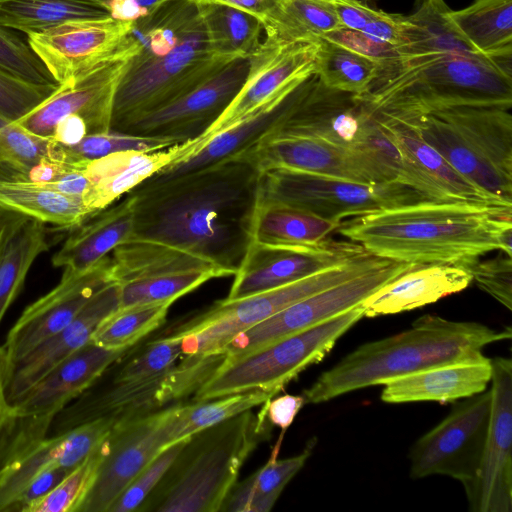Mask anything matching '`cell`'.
<instances>
[{"label": "cell", "mask_w": 512, "mask_h": 512, "mask_svg": "<svg viewBox=\"0 0 512 512\" xmlns=\"http://www.w3.org/2000/svg\"><path fill=\"white\" fill-rule=\"evenodd\" d=\"M261 172L244 154L155 184L133 196L130 237L111 253V278L187 270L235 275L252 243Z\"/></svg>", "instance_id": "1"}, {"label": "cell", "mask_w": 512, "mask_h": 512, "mask_svg": "<svg viewBox=\"0 0 512 512\" xmlns=\"http://www.w3.org/2000/svg\"><path fill=\"white\" fill-rule=\"evenodd\" d=\"M337 229L379 258L464 267L493 250L511 256L512 205L425 200L355 216Z\"/></svg>", "instance_id": "2"}, {"label": "cell", "mask_w": 512, "mask_h": 512, "mask_svg": "<svg viewBox=\"0 0 512 512\" xmlns=\"http://www.w3.org/2000/svg\"><path fill=\"white\" fill-rule=\"evenodd\" d=\"M357 99L376 114L398 120L455 107L512 106V53L440 54L378 62Z\"/></svg>", "instance_id": "3"}, {"label": "cell", "mask_w": 512, "mask_h": 512, "mask_svg": "<svg viewBox=\"0 0 512 512\" xmlns=\"http://www.w3.org/2000/svg\"><path fill=\"white\" fill-rule=\"evenodd\" d=\"M511 336L510 327L495 330L477 322L423 315L409 329L347 354L321 373L303 397L305 403L319 404L433 366L481 359L484 347Z\"/></svg>", "instance_id": "4"}, {"label": "cell", "mask_w": 512, "mask_h": 512, "mask_svg": "<svg viewBox=\"0 0 512 512\" xmlns=\"http://www.w3.org/2000/svg\"><path fill=\"white\" fill-rule=\"evenodd\" d=\"M273 426L262 404L190 435L137 511L217 512L250 453Z\"/></svg>", "instance_id": "5"}, {"label": "cell", "mask_w": 512, "mask_h": 512, "mask_svg": "<svg viewBox=\"0 0 512 512\" xmlns=\"http://www.w3.org/2000/svg\"><path fill=\"white\" fill-rule=\"evenodd\" d=\"M399 121L411 126L474 185L512 205L510 109L455 107Z\"/></svg>", "instance_id": "6"}, {"label": "cell", "mask_w": 512, "mask_h": 512, "mask_svg": "<svg viewBox=\"0 0 512 512\" xmlns=\"http://www.w3.org/2000/svg\"><path fill=\"white\" fill-rule=\"evenodd\" d=\"M232 61L212 51L197 8L168 54L131 58L115 92L110 130L176 100Z\"/></svg>", "instance_id": "7"}, {"label": "cell", "mask_w": 512, "mask_h": 512, "mask_svg": "<svg viewBox=\"0 0 512 512\" xmlns=\"http://www.w3.org/2000/svg\"><path fill=\"white\" fill-rule=\"evenodd\" d=\"M364 317L360 304L314 327L224 361L195 392L203 401L252 389L276 395L303 370L322 361L336 342Z\"/></svg>", "instance_id": "8"}, {"label": "cell", "mask_w": 512, "mask_h": 512, "mask_svg": "<svg viewBox=\"0 0 512 512\" xmlns=\"http://www.w3.org/2000/svg\"><path fill=\"white\" fill-rule=\"evenodd\" d=\"M385 259L366 253L285 286L234 301H219L206 312L175 330L181 336L184 356L223 353L242 331L285 307L347 281L381 264Z\"/></svg>", "instance_id": "9"}, {"label": "cell", "mask_w": 512, "mask_h": 512, "mask_svg": "<svg viewBox=\"0 0 512 512\" xmlns=\"http://www.w3.org/2000/svg\"><path fill=\"white\" fill-rule=\"evenodd\" d=\"M224 359V353L185 356L167 372L151 378L92 385L55 416L49 432L56 435L95 419L126 418L178 403L196 392Z\"/></svg>", "instance_id": "10"}, {"label": "cell", "mask_w": 512, "mask_h": 512, "mask_svg": "<svg viewBox=\"0 0 512 512\" xmlns=\"http://www.w3.org/2000/svg\"><path fill=\"white\" fill-rule=\"evenodd\" d=\"M432 200L399 182L361 183L303 171L261 172L258 203L294 207L325 220L342 219Z\"/></svg>", "instance_id": "11"}, {"label": "cell", "mask_w": 512, "mask_h": 512, "mask_svg": "<svg viewBox=\"0 0 512 512\" xmlns=\"http://www.w3.org/2000/svg\"><path fill=\"white\" fill-rule=\"evenodd\" d=\"M417 263L385 259L378 266L303 298L242 331L225 347V361L237 359L284 337L314 327L360 304Z\"/></svg>", "instance_id": "12"}, {"label": "cell", "mask_w": 512, "mask_h": 512, "mask_svg": "<svg viewBox=\"0 0 512 512\" xmlns=\"http://www.w3.org/2000/svg\"><path fill=\"white\" fill-rule=\"evenodd\" d=\"M492 393L465 398L410 448L412 479L445 475L466 486L478 471L490 422Z\"/></svg>", "instance_id": "13"}, {"label": "cell", "mask_w": 512, "mask_h": 512, "mask_svg": "<svg viewBox=\"0 0 512 512\" xmlns=\"http://www.w3.org/2000/svg\"><path fill=\"white\" fill-rule=\"evenodd\" d=\"M175 404L114 424L100 444L94 482L77 512H108L135 476L169 446L168 426Z\"/></svg>", "instance_id": "14"}, {"label": "cell", "mask_w": 512, "mask_h": 512, "mask_svg": "<svg viewBox=\"0 0 512 512\" xmlns=\"http://www.w3.org/2000/svg\"><path fill=\"white\" fill-rule=\"evenodd\" d=\"M139 51L130 34L126 47L70 84L60 85L44 102L16 121L39 137L50 139L55 127L65 119L83 124L88 135L110 130L117 86L129 62Z\"/></svg>", "instance_id": "15"}, {"label": "cell", "mask_w": 512, "mask_h": 512, "mask_svg": "<svg viewBox=\"0 0 512 512\" xmlns=\"http://www.w3.org/2000/svg\"><path fill=\"white\" fill-rule=\"evenodd\" d=\"M249 71V58L237 59L208 80L113 131L169 140L175 144L203 137L241 89Z\"/></svg>", "instance_id": "16"}, {"label": "cell", "mask_w": 512, "mask_h": 512, "mask_svg": "<svg viewBox=\"0 0 512 512\" xmlns=\"http://www.w3.org/2000/svg\"><path fill=\"white\" fill-rule=\"evenodd\" d=\"M135 25L111 17L71 20L27 34V44L52 79L65 85L119 54Z\"/></svg>", "instance_id": "17"}, {"label": "cell", "mask_w": 512, "mask_h": 512, "mask_svg": "<svg viewBox=\"0 0 512 512\" xmlns=\"http://www.w3.org/2000/svg\"><path fill=\"white\" fill-rule=\"evenodd\" d=\"M376 121L377 114L354 94L326 87L313 73L285 119L262 140L306 138L359 147Z\"/></svg>", "instance_id": "18"}, {"label": "cell", "mask_w": 512, "mask_h": 512, "mask_svg": "<svg viewBox=\"0 0 512 512\" xmlns=\"http://www.w3.org/2000/svg\"><path fill=\"white\" fill-rule=\"evenodd\" d=\"M110 264L108 255L86 270L63 268L59 283L23 310L2 345L11 369L39 344L69 325L101 288L114 282Z\"/></svg>", "instance_id": "19"}, {"label": "cell", "mask_w": 512, "mask_h": 512, "mask_svg": "<svg viewBox=\"0 0 512 512\" xmlns=\"http://www.w3.org/2000/svg\"><path fill=\"white\" fill-rule=\"evenodd\" d=\"M491 366L488 433L476 476L464 489L473 512H511L512 362L496 357Z\"/></svg>", "instance_id": "20"}, {"label": "cell", "mask_w": 512, "mask_h": 512, "mask_svg": "<svg viewBox=\"0 0 512 512\" xmlns=\"http://www.w3.org/2000/svg\"><path fill=\"white\" fill-rule=\"evenodd\" d=\"M367 252L357 243L324 240L310 246H268L252 241L225 301L296 282Z\"/></svg>", "instance_id": "21"}, {"label": "cell", "mask_w": 512, "mask_h": 512, "mask_svg": "<svg viewBox=\"0 0 512 512\" xmlns=\"http://www.w3.org/2000/svg\"><path fill=\"white\" fill-rule=\"evenodd\" d=\"M316 42H287L267 36L249 57L247 77L236 96L201 141L251 115L314 73Z\"/></svg>", "instance_id": "22"}, {"label": "cell", "mask_w": 512, "mask_h": 512, "mask_svg": "<svg viewBox=\"0 0 512 512\" xmlns=\"http://www.w3.org/2000/svg\"><path fill=\"white\" fill-rule=\"evenodd\" d=\"M243 154L260 172L285 168L361 183L397 182L393 174L368 151L322 140H262Z\"/></svg>", "instance_id": "23"}, {"label": "cell", "mask_w": 512, "mask_h": 512, "mask_svg": "<svg viewBox=\"0 0 512 512\" xmlns=\"http://www.w3.org/2000/svg\"><path fill=\"white\" fill-rule=\"evenodd\" d=\"M120 418L104 417L50 435L0 466V512H10L27 485L42 471L63 466L74 469L91 454Z\"/></svg>", "instance_id": "24"}, {"label": "cell", "mask_w": 512, "mask_h": 512, "mask_svg": "<svg viewBox=\"0 0 512 512\" xmlns=\"http://www.w3.org/2000/svg\"><path fill=\"white\" fill-rule=\"evenodd\" d=\"M119 296V283L105 285L69 325L15 363L7 382L9 402H14L63 360L87 344L101 322L119 308Z\"/></svg>", "instance_id": "25"}, {"label": "cell", "mask_w": 512, "mask_h": 512, "mask_svg": "<svg viewBox=\"0 0 512 512\" xmlns=\"http://www.w3.org/2000/svg\"><path fill=\"white\" fill-rule=\"evenodd\" d=\"M129 349H108L90 340L12 402L11 416L54 420Z\"/></svg>", "instance_id": "26"}, {"label": "cell", "mask_w": 512, "mask_h": 512, "mask_svg": "<svg viewBox=\"0 0 512 512\" xmlns=\"http://www.w3.org/2000/svg\"><path fill=\"white\" fill-rule=\"evenodd\" d=\"M378 117L403 155L405 185L432 200L509 205L494 198L461 175L411 126L392 118L380 115Z\"/></svg>", "instance_id": "27"}, {"label": "cell", "mask_w": 512, "mask_h": 512, "mask_svg": "<svg viewBox=\"0 0 512 512\" xmlns=\"http://www.w3.org/2000/svg\"><path fill=\"white\" fill-rule=\"evenodd\" d=\"M199 139L151 151H122L90 161L84 166L89 189L83 197L94 214L126 195L167 165L192 154Z\"/></svg>", "instance_id": "28"}, {"label": "cell", "mask_w": 512, "mask_h": 512, "mask_svg": "<svg viewBox=\"0 0 512 512\" xmlns=\"http://www.w3.org/2000/svg\"><path fill=\"white\" fill-rule=\"evenodd\" d=\"M472 282L463 267L446 263L416 264L370 294L361 303L364 317L410 311L466 289Z\"/></svg>", "instance_id": "29"}, {"label": "cell", "mask_w": 512, "mask_h": 512, "mask_svg": "<svg viewBox=\"0 0 512 512\" xmlns=\"http://www.w3.org/2000/svg\"><path fill=\"white\" fill-rule=\"evenodd\" d=\"M491 359L433 366L384 384L380 398L399 404L422 401L454 402L481 393L491 381Z\"/></svg>", "instance_id": "30"}, {"label": "cell", "mask_w": 512, "mask_h": 512, "mask_svg": "<svg viewBox=\"0 0 512 512\" xmlns=\"http://www.w3.org/2000/svg\"><path fill=\"white\" fill-rule=\"evenodd\" d=\"M132 229L133 196L127 193L122 200L94 213L73 228L52 256V265L78 271L89 269L125 242Z\"/></svg>", "instance_id": "31"}, {"label": "cell", "mask_w": 512, "mask_h": 512, "mask_svg": "<svg viewBox=\"0 0 512 512\" xmlns=\"http://www.w3.org/2000/svg\"><path fill=\"white\" fill-rule=\"evenodd\" d=\"M451 10L444 0H415L412 12L401 14L397 57L479 54L455 29L449 17Z\"/></svg>", "instance_id": "32"}, {"label": "cell", "mask_w": 512, "mask_h": 512, "mask_svg": "<svg viewBox=\"0 0 512 512\" xmlns=\"http://www.w3.org/2000/svg\"><path fill=\"white\" fill-rule=\"evenodd\" d=\"M0 210L73 229L93 215L79 197L29 179L0 177Z\"/></svg>", "instance_id": "33"}, {"label": "cell", "mask_w": 512, "mask_h": 512, "mask_svg": "<svg viewBox=\"0 0 512 512\" xmlns=\"http://www.w3.org/2000/svg\"><path fill=\"white\" fill-rule=\"evenodd\" d=\"M339 224L294 207L258 203L252 241L268 246H310L326 240Z\"/></svg>", "instance_id": "34"}, {"label": "cell", "mask_w": 512, "mask_h": 512, "mask_svg": "<svg viewBox=\"0 0 512 512\" xmlns=\"http://www.w3.org/2000/svg\"><path fill=\"white\" fill-rule=\"evenodd\" d=\"M449 17L477 53H512V0H475L463 9L451 10Z\"/></svg>", "instance_id": "35"}, {"label": "cell", "mask_w": 512, "mask_h": 512, "mask_svg": "<svg viewBox=\"0 0 512 512\" xmlns=\"http://www.w3.org/2000/svg\"><path fill=\"white\" fill-rule=\"evenodd\" d=\"M46 224L23 217L0 249V323L35 260L49 250Z\"/></svg>", "instance_id": "36"}, {"label": "cell", "mask_w": 512, "mask_h": 512, "mask_svg": "<svg viewBox=\"0 0 512 512\" xmlns=\"http://www.w3.org/2000/svg\"><path fill=\"white\" fill-rule=\"evenodd\" d=\"M263 28L267 36L287 42H315L341 24L325 0H270Z\"/></svg>", "instance_id": "37"}, {"label": "cell", "mask_w": 512, "mask_h": 512, "mask_svg": "<svg viewBox=\"0 0 512 512\" xmlns=\"http://www.w3.org/2000/svg\"><path fill=\"white\" fill-rule=\"evenodd\" d=\"M212 51L230 60L249 58L260 46L261 21L237 8L197 5Z\"/></svg>", "instance_id": "38"}, {"label": "cell", "mask_w": 512, "mask_h": 512, "mask_svg": "<svg viewBox=\"0 0 512 512\" xmlns=\"http://www.w3.org/2000/svg\"><path fill=\"white\" fill-rule=\"evenodd\" d=\"M110 17L86 0H0V26L26 34L67 21Z\"/></svg>", "instance_id": "39"}, {"label": "cell", "mask_w": 512, "mask_h": 512, "mask_svg": "<svg viewBox=\"0 0 512 512\" xmlns=\"http://www.w3.org/2000/svg\"><path fill=\"white\" fill-rule=\"evenodd\" d=\"M276 394L272 391L252 389L215 399L180 402L174 405L169 419V445L190 435L234 417L246 410L262 405Z\"/></svg>", "instance_id": "40"}, {"label": "cell", "mask_w": 512, "mask_h": 512, "mask_svg": "<svg viewBox=\"0 0 512 512\" xmlns=\"http://www.w3.org/2000/svg\"><path fill=\"white\" fill-rule=\"evenodd\" d=\"M314 73L328 88L358 95L376 75L378 62L323 37L316 41Z\"/></svg>", "instance_id": "41"}, {"label": "cell", "mask_w": 512, "mask_h": 512, "mask_svg": "<svg viewBox=\"0 0 512 512\" xmlns=\"http://www.w3.org/2000/svg\"><path fill=\"white\" fill-rule=\"evenodd\" d=\"M172 303L117 309L98 326L91 341L108 349H129L163 324Z\"/></svg>", "instance_id": "42"}, {"label": "cell", "mask_w": 512, "mask_h": 512, "mask_svg": "<svg viewBox=\"0 0 512 512\" xmlns=\"http://www.w3.org/2000/svg\"><path fill=\"white\" fill-rule=\"evenodd\" d=\"M217 278L206 270H187L133 279L120 284L119 308L173 303L200 285Z\"/></svg>", "instance_id": "43"}, {"label": "cell", "mask_w": 512, "mask_h": 512, "mask_svg": "<svg viewBox=\"0 0 512 512\" xmlns=\"http://www.w3.org/2000/svg\"><path fill=\"white\" fill-rule=\"evenodd\" d=\"M175 145L159 138L129 135L113 130L85 136L79 142L63 145L54 142L52 156L69 165L84 167L86 163L122 151L151 152Z\"/></svg>", "instance_id": "44"}, {"label": "cell", "mask_w": 512, "mask_h": 512, "mask_svg": "<svg viewBox=\"0 0 512 512\" xmlns=\"http://www.w3.org/2000/svg\"><path fill=\"white\" fill-rule=\"evenodd\" d=\"M53 141L34 135L0 116V177L28 179L51 155Z\"/></svg>", "instance_id": "45"}, {"label": "cell", "mask_w": 512, "mask_h": 512, "mask_svg": "<svg viewBox=\"0 0 512 512\" xmlns=\"http://www.w3.org/2000/svg\"><path fill=\"white\" fill-rule=\"evenodd\" d=\"M181 340L180 335L173 333L139 349L131 347L118 359L120 365L112 380H141L167 372L183 356Z\"/></svg>", "instance_id": "46"}, {"label": "cell", "mask_w": 512, "mask_h": 512, "mask_svg": "<svg viewBox=\"0 0 512 512\" xmlns=\"http://www.w3.org/2000/svg\"><path fill=\"white\" fill-rule=\"evenodd\" d=\"M101 459L100 445L52 491L26 512H77L89 492Z\"/></svg>", "instance_id": "47"}, {"label": "cell", "mask_w": 512, "mask_h": 512, "mask_svg": "<svg viewBox=\"0 0 512 512\" xmlns=\"http://www.w3.org/2000/svg\"><path fill=\"white\" fill-rule=\"evenodd\" d=\"M24 80L0 67V116L16 122L34 110L59 87Z\"/></svg>", "instance_id": "48"}, {"label": "cell", "mask_w": 512, "mask_h": 512, "mask_svg": "<svg viewBox=\"0 0 512 512\" xmlns=\"http://www.w3.org/2000/svg\"><path fill=\"white\" fill-rule=\"evenodd\" d=\"M186 439L169 445L152 459L121 492L108 512L137 511L166 473Z\"/></svg>", "instance_id": "49"}, {"label": "cell", "mask_w": 512, "mask_h": 512, "mask_svg": "<svg viewBox=\"0 0 512 512\" xmlns=\"http://www.w3.org/2000/svg\"><path fill=\"white\" fill-rule=\"evenodd\" d=\"M283 434L278 439L268 462L245 480L257 494L265 496L271 493H281L287 483L302 469L311 455L316 440H310L304 450L293 457L277 459Z\"/></svg>", "instance_id": "50"}, {"label": "cell", "mask_w": 512, "mask_h": 512, "mask_svg": "<svg viewBox=\"0 0 512 512\" xmlns=\"http://www.w3.org/2000/svg\"><path fill=\"white\" fill-rule=\"evenodd\" d=\"M0 67L29 82L57 84L29 45L11 30L2 26H0Z\"/></svg>", "instance_id": "51"}, {"label": "cell", "mask_w": 512, "mask_h": 512, "mask_svg": "<svg viewBox=\"0 0 512 512\" xmlns=\"http://www.w3.org/2000/svg\"><path fill=\"white\" fill-rule=\"evenodd\" d=\"M465 268L479 288L508 310L512 309V258L500 254L495 258L473 261Z\"/></svg>", "instance_id": "52"}, {"label": "cell", "mask_w": 512, "mask_h": 512, "mask_svg": "<svg viewBox=\"0 0 512 512\" xmlns=\"http://www.w3.org/2000/svg\"><path fill=\"white\" fill-rule=\"evenodd\" d=\"M322 37L377 62L398 56L395 46L376 41L358 30L340 28Z\"/></svg>", "instance_id": "53"}, {"label": "cell", "mask_w": 512, "mask_h": 512, "mask_svg": "<svg viewBox=\"0 0 512 512\" xmlns=\"http://www.w3.org/2000/svg\"><path fill=\"white\" fill-rule=\"evenodd\" d=\"M281 493L265 496L256 494L245 480L235 483L219 511L224 512H267L271 510Z\"/></svg>", "instance_id": "54"}, {"label": "cell", "mask_w": 512, "mask_h": 512, "mask_svg": "<svg viewBox=\"0 0 512 512\" xmlns=\"http://www.w3.org/2000/svg\"><path fill=\"white\" fill-rule=\"evenodd\" d=\"M73 469L55 466L39 473L24 489L10 511L27 509L52 491Z\"/></svg>", "instance_id": "55"}, {"label": "cell", "mask_w": 512, "mask_h": 512, "mask_svg": "<svg viewBox=\"0 0 512 512\" xmlns=\"http://www.w3.org/2000/svg\"><path fill=\"white\" fill-rule=\"evenodd\" d=\"M105 10L113 19L138 21L170 0H86Z\"/></svg>", "instance_id": "56"}, {"label": "cell", "mask_w": 512, "mask_h": 512, "mask_svg": "<svg viewBox=\"0 0 512 512\" xmlns=\"http://www.w3.org/2000/svg\"><path fill=\"white\" fill-rule=\"evenodd\" d=\"M304 404L303 395L284 394L271 398L263 403V406L269 423L279 427L285 433Z\"/></svg>", "instance_id": "57"}, {"label": "cell", "mask_w": 512, "mask_h": 512, "mask_svg": "<svg viewBox=\"0 0 512 512\" xmlns=\"http://www.w3.org/2000/svg\"><path fill=\"white\" fill-rule=\"evenodd\" d=\"M400 18L401 14H393L379 9L376 16L369 21L361 30L370 38L398 46L400 40Z\"/></svg>", "instance_id": "58"}, {"label": "cell", "mask_w": 512, "mask_h": 512, "mask_svg": "<svg viewBox=\"0 0 512 512\" xmlns=\"http://www.w3.org/2000/svg\"><path fill=\"white\" fill-rule=\"evenodd\" d=\"M196 5L218 4L240 9L258 18L262 25L270 0H185Z\"/></svg>", "instance_id": "59"}, {"label": "cell", "mask_w": 512, "mask_h": 512, "mask_svg": "<svg viewBox=\"0 0 512 512\" xmlns=\"http://www.w3.org/2000/svg\"><path fill=\"white\" fill-rule=\"evenodd\" d=\"M11 372L3 347L0 346V435L11 417L12 406L7 397V382Z\"/></svg>", "instance_id": "60"}, {"label": "cell", "mask_w": 512, "mask_h": 512, "mask_svg": "<svg viewBox=\"0 0 512 512\" xmlns=\"http://www.w3.org/2000/svg\"><path fill=\"white\" fill-rule=\"evenodd\" d=\"M23 217L26 216L0 210V249L13 228Z\"/></svg>", "instance_id": "61"}]
</instances>
